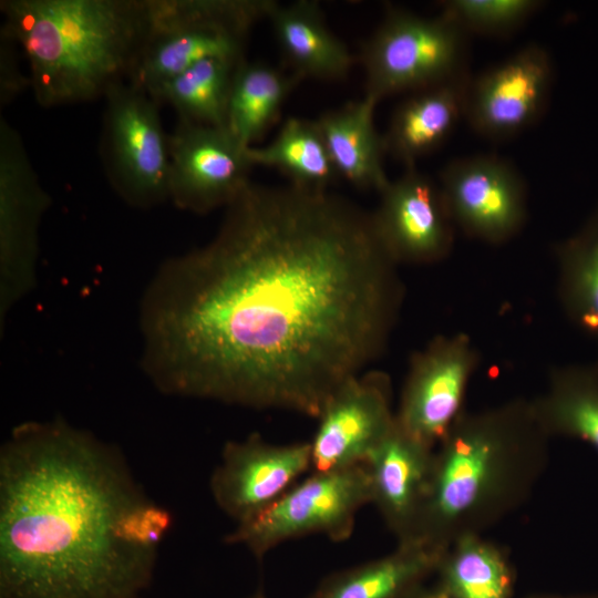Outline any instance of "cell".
<instances>
[{"instance_id":"6da1fadb","label":"cell","mask_w":598,"mask_h":598,"mask_svg":"<svg viewBox=\"0 0 598 598\" xmlns=\"http://www.w3.org/2000/svg\"><path fill=\"white\" fill-rule=\"evenodd\" d=\"M396 267L372 213L250 182L206 245L150 279L141 369L166 395L317 419L385 350L404 292Z\"/></svg>"},{"instance_id":"7a4b0ae2","label":"cell","mask_w":598,"mask_h":598,"mask_svg":"<svg viewBox=\"0 0 598 598\" xmlns=\"http://www.w3.org/2000/svg\"><path fill=\"white\" fill-rule=\"evenodd\" d=\"M147 496L122 452L63 419L17 425L0 450V598H138L157 554L115 525Z\"/></svg>"},{"instance_id":"3957f363","label":"cell","mask_w":598,"mask_h":598,"mask_svg":"<svg viewBox=\"0 0 598 598\" xmlns=\"http://www.w3.org/2000/svg\"><path fill=\"white\" fill-rule=\"evenodd\" d=\"M549 440L532 400L465 410L434 450L415 540L443 550L518 509L546 471Z\"/></svg>"},{"instance_id":"277c9868","label":"cell","mask_w":598,"mask_h":598,"mask_svg":"<svg viewBox=\"0 0 598 598\" xmlns=\"http://www.w3.org/2000/svg\"><path fill=\"white\" fill-rule=\"evenodd\" d=\"M0 8L43 107L92 101L126 81L145 29L146 0H2Z\"/></svg>"},{"instance_id":"5b68a950","label":"cell","mask_w":598,"mask_h":598,"mask_svg":"<svg viewBox=\"0 0 598 598\" xmlns=\"http://www.w3.org/2000/svg\"><path fill=\"white\" fill-rule=\"evenodd\" d=\"M274 0H146L145 29L127 82L151 95L197 62L245 59L247 34Z\"/></svg>"},{"instance_id":"8992f818","label":"cell","mask_w":598,"mask_h":598,"mask_svg":"<svg viewBox=\"0 0 598 598\" xmlns=\"http://www.w3.org/2000/svg\"><path fill=\"white\" fill-rule=\"evenodd\" d=\"M468 34L443 13L424 18L389 6L362 43L365 93L379 103L468 74Z\"/></svg>"},{"instance_id":"52a82bcc","label":"cell","mask_w":598,"mask_h":598,"mask_svg":"<svg viewBox=\"0 0 598 598\" xmlns=\"http://www.w3.org/2000/svg\"><path fill=\"white\" fill-rule=\"evenodd\" d=\"M368 504H371V487L364 464L312 472L271 507L236 524L224 543L245 547L258 560L278 545L308 535L320 534L341 543L351 537L357 514Z\"/></svg>"},{"instance_id":"ba28073f","label":"cell","mask_w":598,"mask_h":598,"mask_svg":"<svg viewBox=\"0 0 598 598\" xmlns=\"http://www.w3.org/2000/svg\"><path fill=\"white\" fill-rule=\"evenodd\" d=\"M104 97L101 155L111 185L136 208L169 199L168 135L159 104L127 81L113 85Z\"/></svg>"},{"instance_id":"9c48e42d","label":"cell","mask_w":598,"mask_h":598,"mask_svg":"<svg viewBox=\"0 0 598 598\" xmlns=\"http://www.w3.org/2000/svg\"><path fill=\"white\" fill-rule=\"evenodd\" d=\"M19 132L0 117V326L37 283L40 224L51 205Z\"/></svg>"},{"instance_id":"30bf717a","label":"cell","mask_w":598,"mask_h":598,"mask_svg":"<svg viewBox=\"0 0 598 598\" xmlns=\"http://www.w3.org/2000/svg\"><path fill=\"white\" fill-rule=\"evenodd\" d=\"M480 353L466 333L440 334L410 359L395 419L419 441L436 447L465 411L464 399Z\"/></svg>"},{"instance_id":"8fae6325","label":"cell","mask_w":598,"mask_h":598,"mask_svg":"<svg viewBox=\"0 0 598 598\" xmlns=\"http://www.w3.org/2000/svg\"><path fill=\"white\" fill-rule=\"evenodd\" d=\"M439 185L456 228L498 245L516 236L527 219V188L517 168L495 154L447 163Z\"/></svg>"},{"instance_id":"7c38bea8","label":"cell","mask_w":598,"mask_h":598,"mask_svg":"<svg viewBox=\"0 0 598 598\" xmlns=\"http://www.w3.org/2000/svg\"><path fill=\"white\" fill-rule=\"evenodd\" d=\"M168 150L169 199L182 210L226 208L250 183L247 148L226 126L179 121Z\"/></svg>"},{"instance_id":"4fadbf2b","label":"cell","mask_w":598,"mask_h":598,"mask_svg":"<svg viewBox=\"0 0 598 598\" xmlns=\"http://www.w3.org/2000/svg\"><path fill=\"white\" fill-rule=\"evenodd\" d=\"M311 444V472L364 464L395 425L392 384L382 371L344 381L328 399Z\"/></svg>"},{"instance_id":"5bb4252c","label":"cell","mask_w":598,"mask_h":598,"mask_svg":"<svg viewBox=\"0 0 598 598\" xmlns=\"http://www.w3.org/2000/svg\"><path fill=\"white\" fill-rule=\"evenodd\" d=\"M309 471L310 442L279 445L251 433L224 444L209 491L217 507L239 524L271 507Z\"/></svg>"},{"instance_id":"9a60e30c","label":"cell","mask_w":598,"mask_h":598,"mask_svg":"<svg viewBox=\"0 0 598 598\" xmlns=\"http://www.w3.org/2000/svg\"><path fill=\"white\" fill-rule=\"evenodd\" d=\"M553 82V61L539 44H528L471 78L465 120L485 138L504 141L536 123Z\"/></svg>"},{"instance_id":"2e32d148","label":"cell","mask_w":598,"mask_h":598,"mask_svg":"<svg viewBox=\"0 0 598 598\" xmlns=\"http://www.w3.org/2000/svg\"><path fill=\"white\" fill-rule=\"evenodd\" d=\"M372 212L378 235L400 264L427 265L446 258L453 248L455 225L439 183L406 166L404 173L380 192Z\"/></svg>"},{"instance_id":"e0dca14e","label":"cell","mask_w":598,"mask_h":598,"mask_svg":"<svg viewBox=\"0 0 598 598\" xmlns=\"http://www.w3.org/2000/svg\"><path fill=\"white\" fill-rule=\"evenodd\" d=\"M434 447L396 423L374 450L367 466L371 504L377 507L398 544L415 540L427 496Z\"/></svg>"},{"instance_id":"ac0fdd59","label":"cell","mask_w":598,"mask_h":598,"mask_svg":"<svg viewBox=\"0 0 598 598\" xmlns=\"http://www.w3.org/2000/svg\"><path fill=\"white\" fill-rule=\"evenodd\" d=\"M472 75L414 92L394 111L383 134L386 154L405 167L437 150L465 117Z\"/></svg>"},{"instance_id":"d6986e66","label":"cell","mask_w":598,"mask_h":598,"mask_svg":"<svg viewBox=\"0 0 598 598\" xmlns=\"http://www.w3.org/2000/svg\"><path fill=\"white\" fill-rule=\"evenodd\" d=\"M267 19L291 73L301 80H342L354 65L355 58L328 28L319 2L276 1Z\"/></svg>"},{"instance_id":"ffe728a7","label":"cell","mask_w":598,"mask_h":598,"mask_svg":"<svg viewBox=\"0 0 598 598\" xmlns=\"http://www.w3.org/2000/svg\"><path fill=\"white\" fill-rule=\"evenodd\" d=\"M443 550L419 540L399 543L383 557L323 577L309 598H414L434 576Z\"/></svg>"},{"instance_id":"44dd1931","label":"cell","mask_w":598,"mask_h":598,"mask_svg":"<svg viewBox=\"0 0 598 598\" xmlns=\"http://www.w3.org/2000/svg\"><path fill=\"white\" fill-rule=\"evenodd\" d=\"M377 104L363 96L322 113L317 122L340 178L380 193L390 179L383 167L384 138L374 124Z\"/></svg>"},{"instance_id":"7402d4cb","label":"cell","mask_w":598,"mask_h":598,"mask_svg":"<svg viewBox=\"0 0 598 598\" xmlns=\"http://www.w3.org/2000/svg\"><path fill=\"white\" fill-rule=\"evenodd\" d=\"M431 591L439 598H515L516 571L507 550L484 534H467L441 554Z\"/></svg>"},{"instance_id":"603a6c76","label":"cell","mask_w":598,"mask_h":598,"mask_svg":"<svg viewBox=\"0 0 598 598\" xmlns=\"http://www.w3.org/2000/svg\"><path fill=\"white\" fill-rule=\"evenodd\" d=\"M532 405L550 439H577L598 453V360L553 368L546 390L532 399Z\"/></svg>"},{"instance_id":"cb8c5ba5","label":"cell","mask_w":598,"mask_h":598,"mask_svg":"<svg viewBox=\"0 0 598 598\" xmlns=\"http://www.w3.org/2000/svg\"><path fill=\"white\" fill-rule=\"evenodd\" d=\"M302 80L245 59L236 68L225 126L246 148L254 146L278 120L280 110Z\"/></svg>"},{"instance_id":"d4e9b609","label":"cell","mask_w":598,"mask_h":598,"mask_svg":"<svg viewBox=\"0 0 598 598\" xmlns=\"http://www.w3.org/2000/svg\"><path fill=\"white\" fill-rule=\"evenodd\" d=\"M252 166L279 171L290 185L308 190H328L339 178L317 120L288 117L267 145L246 150Z\"/></svg>"},{"instance_id":"484cf974","label":"cell","mask_w":598,"mask_h":598,"mask_svg":"<svg viewBox=\"0 0 598 598\" xmlns=\"http://www.w3.org/2000/svg\"><path fill=\"white\" fill-rule=\"evenodd\" d=\"M557 293L566 317L598 343V207L554 247Z\"/></svg>"},{"instance_id":"4316f807","label":"cell","mask_w":598,"mask_h":598,"mask_svg":"<svg viewBox=\"0 0 598 598\" xmlns=\"http://www.w3.org/2000/svg\"><path fill=\"white\" fill-rule=\"evenodd\" d=\"M239 62L220 58L202 60L161 84L150 96L158 104L171 105L179 121L225 126Z\"/></svg>"},{"instance_id":"83f0119b","label":"cell","mask_w":598,"mask_h":598,"mask_svg":"<svg viewBox=\"0 0 598 598\" xmlns=\"http://www.w3.org/2000/svg\"><path fill=\"white\" fill-rule=\"evenodd\" d=\"M538 0H446L441 13L467 34L505 35L522 27L540 7Z\"/></svg>"},{"instance_id":"f1b7e54d","label":"cell","mask_w":598,"mask_h":598,"mask_svg":"<svg viewBox=\"0 0 598 598\" xmlns=\"http://www.w3.org/2000/svg\"><path fill=\"white\" fill-rule=\"evenodd\" d=\"M173 523V514L167 508L145 496L121 514L115 525V536L128 548L157 554Z\"/></svg>"},{"instance_id":"f546056e","label":"cell","mask_w":598,"mask_h":598,"mask_svg":"<svg viewBox=\"0 0 598 598\" xmlns=\"http://www.w3.org/2000/svg\"><path fill=\"white\" fill-rule=\"evenodd\" d=\"M17 42L9 32L1 28L0 40V106L10 104L25 87L30 78L24 76L17 59Z\"/></svg>"},{"instance_id":"4dcf8cb0","label":"cell","mask_w":598,"mask_h":598,"mask_svg":"<svg viewBox=\"0 0 598 598\" xmlns=\"http://www.w3.org/2000/svg\"><path fill=\"white\" fill-rule=\"evenodd\" d=\"M525 598H598V594H584V595L534 594Z\"/></svg>"},{"instance_id":"1f68e13d","label":"cell","mask_w":598,"mask_h":598,"mask_svg":"<svg viewBox=\"0 0 598 598\" xmlns=\"http://www.w3.org/2000/svg\"><path fill=\"white\" fill-rule=\"evenodd\" d=\"M246 598H269V597L267 596L262 587H258L256 590L249 594Z\"/></svg>"},{"instance_id":"d6a6232c","label":"cell","mask_w":598,"mask_h":598,"mask_svg":"<svg viewBox=\"0 0 598 598\" xmlns=\"http://www.w3.org/2000/svg\"><path fill=\"white\" fill-rule=\"evenodd\" d=\"M414 598H439L435 596L430 588H424L416 597Z\"/></svg>"}]
</instances>
